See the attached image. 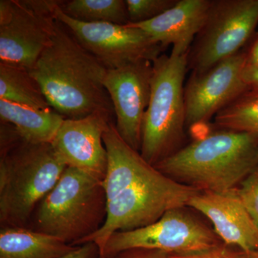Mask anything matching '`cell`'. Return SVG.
I'll use <instances>...</instances> for the list:
<instances>
[{"label": "cell", "mask_w": 258, "mask_h": 258, "mask_svg": "<svg viewBox=\"0 0 258 258\" xmlns=\"http://www.w3.org/2000/svg\"><path fill=\"white\" fill-rule=\"evenodd\" d=\"M258 166V138L220 129L195 139L154 166L200 191L235 189Z\"/></svg>", "instance_id": "obj_3"}, {"label": "cell", "mask_w": 258, "mask_h": 258, "mask_svg": "<svg viewBox=\"0 0 258 258\" xmlns=\"http://www.w3.org/2000/svg\"><path fill=\"white\" fill-rule=\"evenodd\" d=\"M113 116L98 111L84 118L64 120L51 144L66 166L104 179L107 152L103 136Z\"/></svg>", "instance_id": "obj_13"}, {"label": "cell", "mask_w": 258, "mask_h": 258, "mask_svg": "<svg viewBox=\"0 0 258 258\" xmlns=\"http://www.w3.org/2000/svg\"><path fill=\"white\" fill-rule=\"evenodd\" d=\"M76 247L27 227L0 230V258H58Z\"/></svg>", "instance_id": "obj_17"}, {"label": "cell", "mask_w": 258, "mask_h": 258, "mask_svg": "<svg viewBox=\"0 0 258 258\" xmlns=\"http://www.w3.org/2000/svg\"><path fill=\"white\" fill-rule=\"evenodd\" d=\"M170 258H247L242 250H236L223 242L205 250L193 253L169 254Z\"/></svg>", "instance_id": "obj_24"}, {"label": "cell", "mask_w": 258, "mask_h": 258, "mask_svg": "<svg viewBox=\"0 0 258 258\" xmlns=\"http://www.w3.org/2000/svg\"><path fill=\"white\" fill-rule=\"evenodd\" d=\"M60 5L57 8V20L107 70L119 69L139 61L153 62L162 55L164 49L160 44L142 29L129 24L83 23L64 14Z\"/></svg>", "instance_id": "obj_10"}, {"label": "cell", "mask_w": 258, "mask_h": 258, "mask_svg": "<svg viewBox=\"0 0 258 258\" xmlns=\"http://www.w3.org/2000/svg\"><path fill=\"white\" fill-rule=\"evenodd\" d=\"M178 0H125L129 23L149 21L165 13L176 4Z\"/></svg>", "instance_id": "obj_22"}, {"label": "cell", "mask_w": 258, "mask_h": 258, "mask_svg": "<svg viewBox=\"0 0 258 258\" xmlns=\"http://www.w3.org/2000/svg\"><path fill=\"white\" fill-rule=\"evenodd\" d=\"M246 64L258 67V35L249 50L246 51Z\"/></svg>", "instance_id": "obj_28"}, {"label": "cell", "mask_w": 258, "mask_h": 258, "mask_svg": "<svg viewBox=\"0 0 258 258\" xmlns=\"http://www.w3.org/2000/svg\"><path fill=\"white\" fill-rule=\"evenodd\" d=\"M211 3L212 0H178L156 18L128 24L149 34L164 50L171 45V53L186 55L205 23Z\"/></svg>", "instance_id": "obj_15"}, {"label": "cell", "mask_w": 258, "mask_h": 258, "mask_svg": "<svg viewBox=\"0 0 258 258\" xmlns=\"http://www.w3.org/2000/svg\"><path fill=\"white\" fill-rule=\"evenodd\" d=\"M30 72L51 108L66 119L98 111L115 115L103 85L107 69L59 20L52 41Z\"/></svg>", "instance_id": "obj_1"}, {"label": "cell", "mask_w": 258, "mask_h": 258, "mask_svg": "<svg viewBox=\"0 0 258 258\" xmlns=\"http://www.w3.org/2000/svg\"><path fill=\"white\" fill-rule=\"evenodd\" d=\"M111 258H170L169 254L156 249L134 248L122 251Z\"/></svg>", "instance_id": "obj_25"}, {"label": "cell", "mask_w": 258, "mask_h": 258, "mask_svg": "<svg viewBox=\"0 0 258 258\" xmlns=\"http://www.w3.org/2000/svg\"><path fill=\"white\" fill-rule=\"evenodd\" d=\"M222 242L215 231L191 212L184 208H175L151 225L113 234L100 258H111L134 248L156 249L169 254L193 253Z\"/></svg>", "instance_id": "obj_9"}, {"label": "cell", "mask_w": 258, "mask_h": 258, "mask_svg": "<svg viewBox=\"0 0 258 258\" xmlns=\"http://www.w3.org/2000/svg\"><path fill=\"white\" fill-rule=\"evenodd\" d=\"M60 8L70 18L83 23H130L125 0H70L62 1Z\"/></svg>", "instance_id": "obj_20"}, {"label": "cell", "mask_w": 258, "mask_h": 258, "mask_svg": "<svg viewBox=\"0 0 258 258\" xmlns=\"http://www.w3.org/2000/svg\"><path fill=\"white\" fill-rule=\"evenodd\" d=\"M199 192V190L180 184L154 167L108 202L104 224L79 245L94 242L101 255L113 234L151 225L169 210L187 207L190 199Z\"/></svg>", "instance_id": "obj_6"}, {"label": "cell", "mask_w": 258, "mask_h": 258, "mask_svg": "<svg viewBox=\"0 0 258 258\" xmlns=\"http://www.w3.org/2000/svg\"><path fill=\"white\" fill-rule=\"evenodd\" d=\"M257 23L258 0H212L205 23L188 52V69L203 73L238 53Z\"/></svg>", "instance_id": "obj_8"}, {"label": "cell", "mask_w": 258, "mask_h": 258, "mask_svg": "<svg viewBox=\"0 0 258 258\" xmlns=\"http://www.w3.org/2000/svg\"><path fill=\"white\" fill-rule=\"evenodd\" d=\"M187 207L208 217L224 244L244 252L258 249V228L241 201L237 188L223 191H200Z\"/></svg>", "instance_id": "obj_14"}, {"label": "cell", "mask_w": 258, "mask_h": 258, "mask_svg": "<svg viewBox=\"0 0 258 258\" xmlns=\"http://www.w3.org/2000/svg\"><path fill=\"white\" fill-rule=\"evenodd\" d=\"M246 51L203 73H192L184 85L186 128L208 124L220 111L249 89L244 82Z\"/></svg>", "instance_id": "obj_11"}, {"label": "cell", "mask_w": 258, "mask_h": 258, "mask_svg": "<svg viewBox=\"0 0 258 258\" xmlns=\"http://www.w3.org/2000/svg\"><path fill=\"white\" fill-rule=\"evenodd\" d=\"M0 99L35 109L52 108L40 83L30 71L1 63Z\"/></svg>", "instance_id": "obj_19"}, {"label": "cell", "mask_w": 258, "mask_h": 258, "mask_svg": "<svg viewBox=\"0 0 258 258\" xmlns=\"http://www.w3.org/2000/svg\"><path fill=\"white\" fill-rule=\"evenodd\" d=\"M100 249L94 242L77 246L69 253L58 258H100Z\"/></svg>", "instance_id": "obj_26"}, {"label": "cell", "mask_w": 258, "mask_h": 258, "mask_svg": "<svg viewBox=\"0 0 258 258\" xmlns=\"http://www.w3.org/2000/svg\"><path fill=\"white\" fill-rule=\"evenodd\" d=\"M187 54H162L153 62L150 101L144 115L140 153L155 166L179 150L185 137L184 79Z\"/></svg>", "instance_id": "obj_5"}, {"label": "cell", "mask_w": 258, "mask_h": 258, "mask_svg": "<svg viewBox=\"0 0 258 258\" xmlns=\"http://www.w3.org/2000/svg\"><path fill=\"white\" fill-rule=\"evenodd\" d=\"M237 191L258 228V166L237 186Z\"/></svg>", "instance_id": "obj_23"}, {"label": "cell", "mask_w": 258, "mask_h": 258, "mask_svg": "<svg viewBox=\"0 0 258 258\" xmlns=\"http://www.w3.org/2000/svg\"><path fill=\"white\" fill-rule=\"evenodd\" d=\"M108 199L103 181L67 167L40 202L28 228L79 246L104 224Z\"/></svg>", "instance_id": "obj_4"}, {"label": "cell", "mask_w": 258, "mask_h": 258, "mask_svg": "<svg viewBox=\"0 0 258 258\" xmlns=\"http://www.w3.org/2000/svg\"><path fill=\"white\" fill-rule=\"evenodd\" d=\"M153 62L143 60L107 70L103 85L114 111L121 138L140 152L144 115L150 101Z\"/></svg>", "instance_id": "obj_12"}, {"label": "cell", "mask_w": 258, "mask_h": 258, "mask_svg": "<svg viewBox=\"0 0 258 258\" xmlns=\"http://www.w3.org/2000/svg\"><path fill=\"white\" fill-rule=\"evenodd\" d=\"M215 124L258 138V91L248 89L242 93L215 115Z\"/></svg>", "instance_id": "obj_21"}, {"label": "cell", "mask_w": 258, "mask_h": 258, "mask_svg": "<svg viewBox=\"0 0 258 258\" xmlns=\"http://www.w3.org/2000/svg\"><path fill=\"white\" fill-rule=\"evenodd\" d=\"M247 254V258H258V249L253 252H245Z\"/></svg>", "instance_id": "obj_29"}, {"label": "cell", "mask_w": 258, "mask_h": 258, "mask_svg": "<svg viewBox=\"0 0 258 258\" xmlns=\"http://www.w3.org/2000/svg\"><path fill=\"white\" fill-rule=\"evenodd\" d=\"M60 0L0 1V63L30 71L55 35Z\"/></svg>", "instance_id": "obj_7"}, {"label": "cell", "mask_w": 258, "mask_h": 258, "mask_svg": "<svg viewBox=\"0 0 258 258\" xmlns=\"http://www.w3.org/2000/svg\"><path fill=\"white\" fill-rule=\"evenodd\" d=\"M66 118L55 110H39L0 99V120L14 125L32 143H51Z\"/></svg>", "instance_id": "obj_18"}, {"label": "cell", "mask_w": 258, "mask_h": 258, "mask_svg": "<svg viewBox=\"0 0 258 258\" xmlns=\"http://www.w3.org/2000/svg\"><path fill=\"white\" fill-rule=\"evenodd\" d=\"M67 167L51 143H32L0 123V225L27 227Z\"/></svg>", "instance_id": "obj_2"}, {"label": "cell", "mask_w": 258, "mask_h": 258, "mask_svg": "<svg viewBox=\"0 0 258 258\" xmlns=\"http://www.w3.org/2000/svg\"><path fill=\"white\" fill-rule=\"evenodd\" d=\"M103 140L107 152L106 173L103 184L108 203L151 172L154 166L121 138L114 121L110 123L103 134Z\"/></svg>", "instance_id": "obj_16"}, {"label": "cell", "mask_w": 258, "mask_h": 258, "mask_svg": "<svg viewBox=\"0 0 258 258\" xmlns=\"http://www.w3.org/2000/svg\"><path fill=\"white\" fill-rule=\"evenodd\" d=\"M243 78L249 89L258 91V67L246 64L244 69Z\"/></svg>", "instance_id": "obj_27"}]
</instances>
